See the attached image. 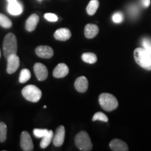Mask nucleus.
Returning <instances> with one entry per match:
<instances>
[{"instance_id":"nucleus-31","label":"nucleus","mask_w":151,"mask_h":151,"mask_svg":"<svg viewBox=\"0 0 151 151\" xmlns=\"http://www.w3.org/2000/svg\"><path fill=\"white\" fill-rule=\"evenodd\" d=\"M146 51L148 52V54H149V55H150V57H151V46H150V47H149V48H147V49H146Z\"/></svg>"},{"instance_id":"nucleus-28","label":"nucleus","mask_w":151,"mask_h":151,"mask_svg":"<svg viewBox=\"0 0 151 151\" xmlns=\"http://www.w3.org/2000/svg\"><path fill=\"white\" fill-rule=\"evenodd\" d=\"M142 45L144 49L148 48L149 47L151 46V40L150 39H146V38H144L142 40Z\"/></svg>"},{"instance_id":"nucleus-8","label":"nucleus","mask_w":151,"mask_h":151,"mask_svg":"<svg viewBox=\"0 0 151 151\" xmlns=\"http://www.w3.org/2000/svg\"><path fill=\"white\" fill-rule=\"evenodd\" d=\"M34 71L37 79L40 81L46 80L48 76V71L47 67L42 63H36L34 66Z\"/></svg>"},{"instance_id":"nucleus-5","label":"nucleus","mask_w":151,"mask_h":151,"mask_svg":"<svg viewBox=\"0 0 151 151\" xmlns=\"http://www.w3.org/2000/svg\"><path fill=\"white\" fill-rule=\"evenodd\" d=\"M99 104L104 110L111 111L118 106V102L116 98L109 93H102L99 97Z\"/></svg>"},{"instance_id":"nucleus-12","label":"nucleus","mask_w":151,"mask_h":151,"mask_svg":"<svg viewBox=\"0 0 151 151\" xmlns=\"http://www.w3.org/2000/svg\"><path fill=\"white\" fill-rule=\"evenodd\" d=\"M52 73L55 78H64L69 73V67L65 63H60L55 68Z\"/></svg>"},{"instance_id":"nucleus-32","label":"nucleus","mask_w":151,"mask_h":151,"mask_svg":"<svg viewBox=\"0 0 151 151\" xmlns=\"http://www.w3.org/2000/svg\"><path fill=\"white\" fill-rule=\"evenodd\" d=\"M7 1H8L9 2H11V1H17V0H7Z\"/></svg>"},{"instance_id":"nucleus-27","label":"nucleus","mask_w":151,"mask_h":151,"mask_svg":"<svg viewBox=\"0 0 151 151\" xmlns=\"http://www.w3.org/2000/svg\"><path fill=\"white\" fill-rule=\"evenodd\" d=\"M44 18L46 19L47 20L50 22H56L58 21V18L55 14H50V13H48L44 15Z\"/></svg>"},{"instance_id":"nucleus-7","label":"nucleus","mask_w":151,"mask_h":151,"mask_svg":"<svg viewBox=\"0 0 151 151\" xmlns=\"http://www.w3.org/2000/svg\"><path fill=\"white\" fill-rule=\"evenodd\" d=\"M20 67V59L16 54L12 55L7 58V73L12 74L18 70Z\"/></svg>"},{"instance_id":"nucleus-29","label":"nucleus","mask_w":151,"mask_h":151,"mask_svg":"<svg viewBox=\"0 0 151 151\" xmlns=\"http://www.w3.org/2000/svg\"><path fill=\"white\" fill-rule=\"evenodd\" d=\"M141 4L143 5V7H146V8H148V7L150 4V0H141Z\"/></svg>"},{"instance_id":"nucleus-2","label":"nucleus","mask_w":151,"mask_h":151,"mask_svg":"<svg viewBox=\"0 0 151 151\" xmlns=\"http://www.w3.org/2000/svg\"><path fill=\"white\" fill-rule=\"evenodd\" d=\"M134 57L137 63L147 70H151V57L146 49L137 48L134 51Z\"/></svg>"},{"instance_id":"nucleus-16","label":"nucleus","mask_w":151,"mask_h":151,"mask_svg":"<svg viewBox=\"0 0 151 151\" xmlns=\"http://www.w3.org/2000/svg\"><path fill=\"white\" fill-rule=\"evenodd\" d=\"M110 148L114 151H127L129 150L127 145L120 139H114L110 143Z\"/></svg>"},{"instance_id":"nucleus-10","label":"nucleus","mask_w":151,"mask_h":151,"mask_svg":"<svg viewBox=\"0 0 151 151\" xmlns=\"http://www.w3.org/2000/svg\"><path fill=\"white\" fill-rule=\"evenodd\" d=\"M35 52L39 58H52L54 55L53 50L51 47L48 46H39L35 49Z\"/></svg>"},{"instance_id":"nucleus-23","label":"nucleus","mask_w":151,"mask_h":151,"mask_svg":"<svg viewBox=\"0 0 151 151\" xmlns=\"http://www.w3.org/2000/svg\"><path fill=\"white\" fill-rule=\"evenodd\" d=\"M7 127L4 122H0V142L3 143L6 140Z\"/></svg>"},{"instance_id":"nucleus-21","label":"nucleus","mask_w":151,"mask_h":151,"mask_svg":"<svg viewBox=\"0 0 151 151\" xmlns=\"http://www.w3.org/2000/svg\"><path fill=\"white\" fill-rule=\"evenodd\" d=\"M30 78H31V73H30L29 69H22L20 73V77H19V81H20V83H24L27 81H29Z\"/></svg>"},{"instance_id":"nucleus-15","label":"nucleus","mask_w":151,"mask_h":151,"mask_svg":"<svg viewBox=\"0 0 151 151\" xmlns=\"http://www.w3.org/2000/svg\"><path fill=\"white\" fill-rule=\"evenodd\" d=\"M39 21V17L37 14H32L26 21L25 28L28 32H32L37 27L38 22Z\"/></svg>"},{"instance_id":"nucleus-30","label":"nucleus","mask_w":151,"mask_h":151,"mask_svg":"<svg viewBox=\"0 0 151 151\" xmlns=\"http://www.w3.org/2000/svg\"><path fill=\"white\" fill-rule=\"evenodd\" d=\"M130 14L132 16H135L138 14V9L136 6H132V8H130Z\"/></svg>"},{"instance_id":"nucleus-11","label":"nucleus","mask_w":151,"mask_h":151,"mask_svg":"<svg viewBox=\"0 0 151 151\" xmlns=\"http://www.w3.org/2000/svg\"><path fill=\"white\" fill-rule=\"evenodd\" d=\"M71 37L70 30L67 28H60L56 30L54 34L55 39L58 41H65L69 39Z\"/></svg>"},{"instance_id":"nucleus-9","label":"nucleus","mask_w":151,"mask_h":151,"mask_svg":"<svg viewBox=\"0 0 151 151\" xmlns=\"http://www.w3.org/2000/svg\"><path fill=\"white\" fill-rule=\"evenodd\" d=\"M65 127L62 125H60L56 129L55 134L53 136V144L55 146L60 147L63 144L64 141H65Z\"/></svg>"},{"instance_id":"nucleus-24","label":"nucleus","mask_w":151,"mask_h":151,"mask_svg":"<svg viewBox=\"0 0 151 151\" xmlns=\"http://www.w3.org/2000/svg\"><path fill=\"white\" fill-rule=\"evenodd\" d=\"M92 120L93 121H96V120H99V121L102 122H108L109 118L108 117L106 116V115H105L104 113L101 112H98L96 113L93 116V118H92Z\"/></svg>"},{"instance_id":"nucleus-33","label":"nucleus","mask_w":151,"mask_h":151,"mask_svg":"<svg viewBox=\"0 0 151 151\" xmlns=\"http://www.w3.org/2000/svg\"><path fill=\"white\" fill-rule=\"evenodd\" d=\"M39 1H42V0H39Z\"/></svg>"},{"instance_id":"nucleus-25","label":"nucleus","mask_w":151,"mask_h":151,"mask_svg":"<svg viewBox=\"0 0 151 151\" xmlns=\"http://www.w3.org/2000/svg\"><path fill=\"white\" fill-rule=\"evenodd\" d=\"M48 132V130L46 129H35L33 130L34 134L37 138H43Z\"/></svg>"},{"instance_id":"nucleus-4","label":"nucleus","mask_w":151,"mask_h":151,"mask_svg":"<svg viewBox=\"0 0 151 151\" xmlns=\"http://www.w3.org/2000/svg\"><path fill=\"white\" fill-rule=\"evenodd\" d=\"M75 144L79 150L90 151L92 148L91 139L86 132L82 131L77 134L75 137Z\"/></svg>"},{"instance_id":"nucleus-3","label":"nucleus","mask_w":151,"mask_h":151,"mask_svg":"<svg viewBox=\"0 0 151 151\" xmlns=\"http://www.w3.org/2000/svg\"><path fill=\"white\" fill-rule=\"evenodd\" d=\"M22 94L26 100L36 103L41 99L42 92L38 87L34 85H29L22 89Z\"/></svg>"},{"instance_id":"nucleus-22","label":"nucleus","mask_w":151,"mask_h":151,"mask_svg":"<svg viewBox=\"0 0 151 151\" xmlns=\"http://www.w3.org/2000/svg\"><path fill=\"white\" fill-rule=\"evenodd\" d=\"M0 25L4 28L9 29L12 27V22L6 16L0 14Z\"/></svg>"},{"instance_id":"nucleus-18","label":"nucleus","mask_w":151,"mask_h":151,"mask_svg":"<svg viewBox=\"0 0 151 151\" xmlns=\"http://www.w3.org/2000/svg\"><path fill=\"white\" fill-rule=\"evenodd\" d=\"M53 132L52 130H48V133L42 138V140H41L40 143V147L41 148H46V147H48L50 143H51V141L53 139Z\"/></svg>"},{"instance_id":"nucleus-13","label":"nucleus","mask_w":151,"mask_h":151,"mask_svg":"<svg viewBox=\"0 0 151 151\" xmlns=\"http://www.w3.org/2000/svg\"><path fill=\"white\" fill-rule=\"evenodd\" d=\"M74 86L76 90L79 92H86L88 88V81L86 77L80 76L75 81Z\"/></svg>"},{"instance_id":"nucleus-6","label":"nucleus","mask_w":151,"mask_h":151,"mask_svg":"<svg viewBox=\"0 0 151 151\" xmlns=\"http://www.w3.org/2000/svg\"><path fill=\"white\" fill-rule=\"evenodd\" d=\"M20 147L24 151H32L34 150V144L27 132L24 131L22 132L20 136Z\"/></svg>"},{"instance_id":"nucleus-20","label":"nucleus","mask_w":151,"mask_h":151,"mask_svg":"<svg viewBox=\"0 0 151 151\" xmlns=\"http://www.w3.org/2000/svg\"><path fill=\"white\" fill-rule=\"evenodd\" d=\"M82 60L88 64H94L97 60V57L92 52H85L82 55Z\"/></svg>"},{"instance_id":"nucleus-19","label":"nucleus","mask_w":151,"mask_h":151,"mask_svg":"<svg viewBox=\"0 0 151 151\" xmlns=\"http://www.w3.org/2000/svg\"><path fill=\"white\" fill-rule=\"evenodd\" d=\"M99 2L98 0H91L88 4L86 8L87 13L90 16H93L97 12L98 8H99Z\"/></svg>"},{"instance_id":"nucleus-17","label":"nucleus","mask_w":151,"mask_h":151,"mask_svg":"<svg viewBox=\"0 0 151 151\" xmlns=\"http://www.w3.org/2000/svg\"><path fill=\"white\" fill-rule=\"evenodd\" d=\"M85 36L88 39L95 37L99 33V27L94 24H88L85 27Z\"/></svg>"},{"instance_id":"nucleus-14","label":"nucleus","mask_w":151,"mask_h":151,"mask_svg":"<svg viewBox=\"0 0 151 151\" xmlns=\"http://www.w3.org/2000/svg\"><path fill=\"white\" fill-rule=\"evenodd\" d=\"M7 10H8L9 14L13 15V16H18V15L22 14L23 9H22L21 4L18 2L17 1H15L9 2Z\"/></svg>"},{"instance_id":"nucleus-34","label":"nucleus","mask_w":151,"mask_h":151,"mask_svg":"<svg viewBox=\"0 0 151 151\" xmlns=\"http://www.w3.org/2000/svg\"><path fill=\"white\" fill-rule=\"evenodd\" d=\"M0 56H1V52H0Z\"/></svg>"},{"instance_id":"nucleus-26","label":"nucleus","mask_w":151,"mask_h":151,"mask_svg":"<svg viewBox=\"0 0 151 151\" xmlns=\"http://www.w3.org/2000/svg\"><path fill=\"white\" fill-rule=\"evenodd\" d=\"M124 19V16L122 15V13L120 12H117L116 14H113V16L112 17V20L113 21L115 22V23H120L123 21Z\"/></svg>"},{"instance_id":"nucleus-1","label":"nucleus","mask_w":151,"mask_h":151,"mask_svg":"<svg viewBox=\"0 0 151 151\" xmlns=\"http://www.w3.org/2000/svg\"><path fill=\"white\" fill-rule=\"evenodd\" d=\"M18 50V43L17 39L14 34L9 33L6 35L3 42L4 55L6 58L9 56L17 53Z\"/></svg>"}]
</instances>
